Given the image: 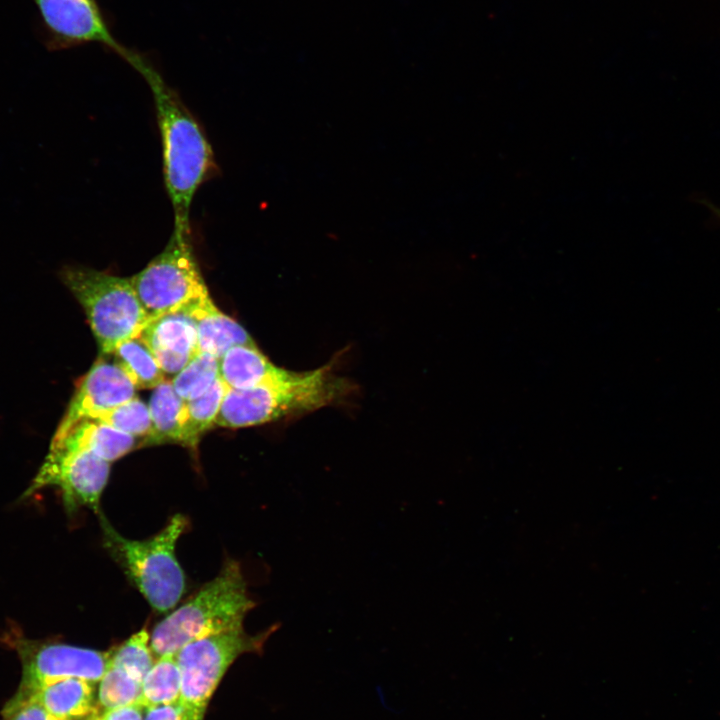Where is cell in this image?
Returning a JSON list of instances; mask_svg holds the SVG:
<instances>
[{
  "label": "cell",
  "mask_w": 720,
  "mask_h": 720,
  "mask_svg": "<svg viewBox=\"0 0 720 720\" xmlns=\"http://www.w3.org/2000/svg\"><path fill=\"white\" fill-rule=\"evenodd\" d=\"M10 640L22 665V679L16 695H26L41 684L63 678L96 683L109 666L111 651L17 636Z\"/></svg>",
  "instance_id": "cell-8"
},
{
  "label": "cell",
  "mask_w": 720,
  "mask_h": 720,
  "mask_svg": "<svg viewBox=\"0 0 720 720\" xmlns=\"http://www.w3.org/2000/svg\"><path fill=\"white\" fill-rule=\"evenodd\" d=\"M254 606L239 563L227 560L214 579L157 623L150 634L152 652L156 659L175 655L194 640L242 627Z\"/></svg>",
  "instance_id": "cell-3"
},
{
  "label": "cell",
  "mask_w": 720,
  "mask_h": 720,
  "mask_svg": "<svg viewBox=\"0 0 720 720\" xmlns=\"http://www.w3.org/2000/svg\"><path fill=\"white\" fill-rule=\"evenodd\" d=\"M181 673L175 655L155 660L142 680L141 705L144 708L179 702Z\"/></svg>",
  "instance_id": "cell-19"
},
{
  "label": "cell",
  "mask_w": 720,
  "mask_h": 720,
  "mask_svg": "<svg viewBox=\"0 0 720 720\" xmlns=\"http://www.w3.org/2000/svg\"><path fill=\"white\" fill-rule=\"evenodd\" d=\"M112 354L114 363L136 389H154L167 381L157 360L138 337L121 342Z\"/></svg>",
  "instance_id": "cell-18"
},
{
  "label": "cell",
  "mask_w": 720,
  "mask_h": 720,
  "mask_svg": "<svg viewBox=\"0 0 720 720\" xmlns=\"http://www.w3.org/2000/svg\"><path fill=\"white\" fill-rule=\"evenodd\" d=\"M3 720H56L40 704L14 696L2 710Z\"/></svg>",
  "instance_id": "cell-25"
},
{
  "label": "cell",
  "mask_w": 720,
  "mask_h": 720,
  "mask_svg": "<svg viewBox=\"0 0 720 720\" xmlns=\"http://www.w3.org/2000/svg\"><path fill=\"white\" fill-rule=\"evenodd\" d=\"M94 684L79 678H63L15 696L37 702L56 720H81L95 711Z\"/></svg>",
  "instance_id": "cell-14"
},
{
  "label": "cell",
  "mask_w": 720,
  "mask_h": 720,
  "mask_svg": "<svg viewBox=\"0 0 720 720\" xmlns=\"http://www.w3.org/2000/svg\"><path fill=\"white\" fill-rule=\"evenodd\" d=\"M136 444V437L103 422L84 419L64 434L53 436L50 446L89 452L109 463L124 456Z\"/></svg>",
  "instance_id": "cell-15"
},
{
  "label": "cell",
  "mask_w": 720,
  "mask_h": 720,
  "mask_svg": "<svg viewBox=\"0 0 720 720\" xmlns=\"http://www.w3.org/2000/svg\"><path fill=\"white\" fill-rule=\"evenodd\" d=\"M144 709L139 704L117 707L103 711L92 720H144Z\"/></svg>",
  "instance_id": "cell-27"
},
{
  "label": "cell",
  "mask_w": 720,
  "mask_h": 720,
  "mask_svg": "<svg viewBox=\"0 0 720 720\" xmlns=\"http://www.w3.org/2000/svg\"><path fill=\"white\" fill-rule=\"evenodd\" d=\"M60 277L84 309L102 354L139 337L151 321L130 278L79 266L64 267Z\"/></svg>",
  "instance_id": "cell-5"
},
{
  "label": "cell",
  "mask_w": 720,
  "mask_h": 720,
  "mask_svg": "<svg viewBox=\"0 0 720 720\" xmlns=\"http://www.w3.org/2000/svg\"><path fill=\"white\" fill-rule=\"evenodd\" d=\"M87 419L103 422L134 437H146L147 440H150L153 434L148 405L138 397L95 412Z\"/></svg>",
  "instance_id": "cell-21"
},
{
  "label": "cell",
  "mask_w": 720,
  "mask_h": 720,
  "mask_svg": "<svg viewBox=\"0 0 720 720\" xmlns=\"http://www.w3.org/2000/svg\"><path fill=\"white\" fill-rule=\"evenodd\" d=\"M136 397V388L115 364L99 360L80 379L54 436L64 434L91 414Z\"/></svg>",
  "instance_id": "cell-11"
},
{
  "label": "cell",
  "mask_w": 720,
  "mask_h": 720,
  "mask_svg": "<svg viewBox=\"0 0 720 720\" xmlns=\"http://www.w3.org/2000/svg\"><path fill=\"white\" fill-rule=\"evenodd\" d=\"M275 631L270 627L250 635L242 627L194 640L175 658L181 673L179 703L189 720H203L209 701L222 677L242 654L259 652Z\"/></svg>",
  "instance_id": "cell-7"
},
{
  "label": "cell",
  "mask_w": 720,
  "mask_h": 720,
  "mask_svg": "<svg viewBox=\"0 0 720 720\" xmlns=\"http://www.w3.org/2000/svg\"><path fill=\"white\" fill-rule=\"evenodd\" d=\"M130 281L150 320L184 311L209 296L194 254L191 231L173 230L164 249Z\"/></svg>",
  "instance_id": "cell-6"
},
{
  "label": "cell",
  "mask_w": 720,
  "mask_h": 720,
  "mask_svg": "<svg viewBox=\"0 0 720 720\" xmlns=\"http://www.w3.org/2000/svg\"><path fill=\"white\" fill-rule=\"evenodd\" d=\"M144 720H189L179 702L145 708Z\"/></svg>",
  "instance_id": "cell-26"
},
{
  "label": "cell",
  "mask_w": 720,
  "mask_h": 720,
  "mask_svg": "<svg viewBox=\"0 0 720 720\" xmlns=\"http://www.w3.org/2000/svg\"><path fill=\"white\" fill-rule=\"evenodd\" d=\"M195 322L199 352L219 359L232 347L256 346L249 333L234 319L220 311L210 295L184 310Z\"/></svg>",
  "instance_id": "cell-13"
},
{
  "label": "cell",
  "mask_w": 720,
  "mask_h": 720,
  "mask_svg": "<svg viewBox=\"0 0 720 720\" xmlns=\"http://www.w3.org/2000/svg\"><path fill=\"white\" fill-rule=\"evenodd\" d=\"M703 204L715 215V217L720 221V208L711 202H708L706 200L703 201Z\"/></svg>",
  "instance_id": "cell-28"
},
{
  "label": "cell",
  "mask_w": 720,
  "mask_h": 720,
  "mask_svg": "<svg viewBox=\"0 0 720 720\" xmlns=\"http://www.w3.org/2000/svg\"><path fill=\"white\" fill-rule=\"evenodd\" d=\"M228 387L220 378L201 396L187 401L191 448L196 449L204 432L215 426Z\"/></svg>",
  "instance_id": "cell-22"
},
{
  "label": "cell",
  "mask_w": 720,
  "mask_h": 720,
  "mask_svg": "<svg viewBox=\"0 0 720 720\" xmlns=\"http://www.w3.org/2000/svg\"><path fill=\"white\" fill-rule=\"evenodd\" d=\"M155 660L150 646V635L143 628L130 636L118 648L111 650L109 666L120 668L142 682Z\"/></svg>",
  "instance_id": "cell-24"
},
{
  "label": "cell",
  "mask_w": 720,
  "mask_h": 720,
  "mask_svg": "<svg viewBox=\"0 0 720 720\" xmlns=\"http://www.w3.org/2000/svg\"><path fill=\"white\" fill-rule=\"evenodd\" d=\"M138 338L166 376L174 377L199 353L196 324L184 311L152 319Z\"/></svg>",
  "instance_id": "cell-12"
},
{
  "label": "cell",
  "mask_w": 720,
  "mask_h": 720,
  "mask_svg": "<svg viewBox=\"0 0 720 720\" xmlns=\"http://www.w3.org/2000/svg\"><path fill=\"white\" fill-rule=\"evenodd\" d=\"M53 42L59 47L103 45L121 58L130 49L114 36L97 0H33Z\"/></svg>",
  "instance_id": "cell-10"
},
{
  "label": "cell",
  "mask_w": 720,
  "mask_h": 720,
  "mask_svg": "<svg viewBox=\"0 0 720 720\" xmlns=\"http://www.w3.org/2000/svg\"><path fill=\"white\" fill-rule=\"evenodd\" d=\"M332 364L296 371L288 379L248 389L228 388L215 426H257L343 402L353 393L355 385L336 374Z\"/></svg>",
  "instance_id": "cell-2"
},
{
  "label": "cell",
  "mask_w": 720,
  "mask_h": 720,
  "mask_svg": "<svg viewBox=\"0 0 720 720\" xmlns=\"http://www.w3.org/2000/svg\"><path fill=\"white\" fill-rule=\"evenodd\" d=\"M148 409L153 429L150 443L172 442L191 448L187 401L177 395L171 381L153 389Z\"/></svg>",
  "instance_id": "cell-17"
},
{
  "label": "cell",
  "mask_w": 720,
  "mask_h": 720,
  "mask_svg": "<svg viewBox=\"0 0 720 720\" xmlns=\"http://www.w3.org/2000/svg\"><path fill=\"white\" fill-rule=\"evenodd\" d=\"M219 376L220 359L200 351L170 381L177 395L190 401L206 392Z\"/></svg>",
  "instance_id": "cell-20"
},
{
  "label": "cell",
  "mask_w": 720,
  "mask_h": 720,
  "mask_svg": "<svg viewBox=\"0 0 720 720\" xmlns=\"http://www.w3.org/2000/svg\"><path fill=\"white\" fill-rule=\"evenodd\" d=\"M295 373L272 363L257 346H234L220 358V378L232 389L285 380Z\"/></svg>",
  "instance_id": "cell-16"
},
{
  "label": "cell",
  "mask_w": 720,
  "mask_h": 720,
  "mask_svg": "<svg viewBox=\"0 0 720 720\" xmlns=\"http://www.w3.org/2000/svg\"><path fill=\"white\" fill-rule=\"evenodd\" d=\"M142 77L155 102L174 230L191 231L189 217L194 195L216 169L213 150L197 120L158 71L152 67Z\"/></svg>",
  "instance_id": "cell-1"
},
{
  "label": "cell",
  "mask_w": 720,
  "mask_h": 720,
  "mask_svg": "<svg viewBox=\"0 0 720 720\" xmlns=\"http://www.w3.org/2000/svg\"><path fill=\"white\" fill-rule=\"evenodd\" d=\"M109 473L110 463L89 452L49 446L23 497L45 487H56L67 512L87 507L99 513Z\"/></svg>",
  "instance_id": "cell-9"
},
{
  "label": "cell",
  "mask_w": 720,
  "mask_h": 720,
  "mask_svg": "<svg viewBox=\"0 0 720 720\" xmlns=\"http://www.w3.org/2000/svg\"><path fill=\"white\" fill-rule=\"evenodd\" d=\"M141 697V681L120 668L108 666L99 681L97 693V703L103 711L128 705H141Z\"/></svg>",
  "instance_id": "cell-23"
},
{
  "label": "cell",
  "mask_w": 720,
  "mask_h": 720,
  "mask_svg": "<svg viewBox=\"0 0 720 720\" xmlns=\"http://www.w3.org/2000/svg\"><path fill=\"white\" fill-rule=\"evenodd\" d=\"M98 514L104 547L126 576L155 610L173 609L185 591V575L175 547L187 527L186 518L176 514L154 536L132 540L119 534L101 511Z\"/></svg>",
  "instance_id": "cell-4"
}]
</instances>
